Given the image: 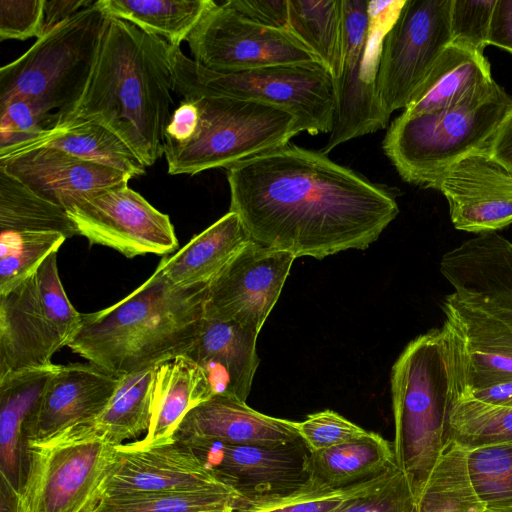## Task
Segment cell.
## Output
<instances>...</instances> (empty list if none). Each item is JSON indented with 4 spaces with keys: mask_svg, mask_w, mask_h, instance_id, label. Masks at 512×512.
Instances as JSON below:
<instances>
[{
    "mask_svg": "<svg viewBox=\"0 0 512 512\" xmlns=\"http://www.w3.org/2000/svg\"><path fill=\"white\" fill-rule=\"evenodd\" d=\"M230 209L252 239L295 258L364 250L397 217L394 193L294 144L227 168Z\"/></svg>",
    "mask_w": 512,
    "mask_h": 512,
    "instance_id": "6da1fadb",
    "label": "cell"
},
{
    "mask_svg": "<svg viewBox=\"0 0 512 512\" xmlns=\"http://www.w3.org/2000/svg\"><path fill=\"white\" fill-rule=\"evenodd\" d=\"M170 45L135 25L108 17L86 88L76 105L58 118H77L104 126L145 165L165 147L172 114Z\"/></svg>",
    "mask_w": 512,
    "mask_h": 512,
    "instance_id": "7a4b0ae2",
    "label": "cell"
},
{
    "mask_svg": "<svg viewBox=\"0 0 512 512\" xmlns=\"http://www.w3.org/2000/svg\"><path fill=\"white\" fill-rule=\"evenodd\" d=\"M206 291L207 285L174 286L156 268L117 303L82 314L68 347L117 377L183 355L204 318Z\"/></svg>",
    "mask_w": 512,
    "mask_h": 512,
    "instance_id": "3957f363",
    "label": "cell"
},
{
    "mask_svg": "<svg viewBox=\"0 0 512 512\" xmlns=\"http://www.w3.org/2000/svg\"><path fill=\"white\" fill-rule=\"evenodd\" d=\"M393 452L415 500L447 444L458 396L455 355L447 328H434L405 347L391 371Z\"/></svg>",
    "mask_w": 512,
    "mask_h": 512,
    "instance_id": "277c9868",
    "label": "cell"
},
{
    "mask_svg": "<svg viewBox=\"0 0 512 512\" xmlns=\"http://www.w3.org/2000/svg\"><path fill=\"white\" fill-rule=\"evenodd\" d=\"M512 99L495 82L460 105L436 112L401 113L389 125L382 150L406 182L437 188L454 164L486 152Z\"/></svg>",
    "mask_w": 512,
    "mask_h": 512,
    "instance_id": "5b68a950",
    "label": "cell"
},
{
    "mask_svg": "<svg viewBox=\"0 0 512 512\" xmlns=\"http://www.w3.org/2000/svg\"><path fill=\"white\" fill-rule=\"evenodd\" d=\"M107 19L95 1L37 38L0 69V103L23 98L45 113L69 112L86 88Z\"/></svg>",
    "mask_w": 512,
    "mask_h": 512,
    "instance_id": "8992f818",
    "label": "cell"
},
{
    "mask_svg": "<svg viewBox=\"0 0 512 512\" xmlns=\"http://www.w3.org/2000/svg\"><path fill=\"white\" fill-rule=\"evenodd\" d=\"M173 91L183 99L231 97L282 107L312 136L330 133L335 118L333 77L323 66H272L222 73L206 69L170 45Z\"/></svg>",
    "mask_w": 512,
    "mask_h": 512,
    "instance_id": "52a82bcc",
    "label": "cell"
},
{
    "mask_svg": "<svg viewBox=\"0 0 512 512\" xmlns=\"http://www.w3.org/2000/svg\"><path fill=\"white\" fill-rule=\"evenodd\" d=\"M192 99L199 108L198 127L184 145L164 148L170 175L227 169L285 146L303 132L297 117L279 106L231 97Z\"/></svg>",
    "mask_w": 512,
    "mask_h": 512,
    "instance_id": "ba28073f",
    "label": "cell"
},
{
    "mask_svg": "<svg viewBox=\"0 0 512 512\" xmlns=\"http://www.w3.org/2000/svg\"><path fill=\"white\" fill-rule=\"evenodd\" d=\"M341 68L333 79L335 118L322 152L386 128L390 114L377 96V75L384 39L405 0H341Z\"/></svg>",
    "mask_w": 512,
    "mask_h": 512,
    "instance_id": "9c48e42d",
    "label": "cell"
},
{
    "mask_svg": "<svg viewBox=\"0 0 512 512\" xmlns=\"http://www.w3.org/2000/svg\"><path fill=\"white\" fill-rule=\"evenodd\" d=\"M57 253L0 294V377L52 364V356L68 346L80 327L82 314L65 292Z\"/></svg>",
    "mask_w": 512,
    "mask_h": 512,
    "instance_id": "30bf717a",
    "label": "cell"
},
{
    "mask_svg": "<svg viewBox=\"0 0 512 512\" xmlns=\"http://www.w3.org/2000/svg\"><path fill=\"white\" fill-rule=\"evenodd\" d=\"M116 457V445L74 432L29 445L28 472L14 512H93Z\"/></svg>",
    "mask_w": 512,
    "mask_h": 512,
    "instance_id": "8fae6325",
    "label": "cell"
},
{
    "mask_svg": "<svg viewBox=\"0 0 512 512\" xmlns=\"http://www.w3.org/2000/svg\"><path fill=\"white\" fill-rule=\"evenodd\" d=\"M193 60L222 73L272 66H322L290 33L257 24L228 5L216 3L188 36Z\"/></svg>",
    "mask_w": 512,
    "mask_h": 512,
    "instance_id": "7c38bea8",
    "label": "cell"
},
{
    "mask_svg": "<svg viewBox=\"0 0 512 512\" xmlns=\"http://www.w3.org/2000/svg\"><path fill=\"white\" fill-rule=\"evenodd\" d=\"M452 0H405L382 47L377 96L385 109H405L450 44Z\"/></svg>",
    "mask_w": 512,
    "mask_h": 512,
    "instance_id": "4fadbf2b",
    "label": "cell"
},
{
    "mask_svg": "<svg viewBox=\"0 0 512 512\" xmlns=\"http://www.w3.org/2000/svg\"><path fill=\"white\" fill-rule=\"evenodd\" d=\"M183 443L220 482L237 493V501L288 495L312 481L311 451L301 438L279 445Z\"/></svg>",
    "mask_w": 512,
    "mask_h": 512,
    "instance_id": "5bb4252c",
    "label": "cell"
},
{
    "mask_svg": "<svg viewBox=\"0 0 512 512\" xmlns=\"http://www.w3.org/2000/svg\"><path fill=\"white\" fill-rule=\"evenodd\" d=\"M78 235L127 258L178 248L170 218L126 184L107 188L67 210Z\"/></svg>",
    "mask_w": 512,
    "mask_h": 512,
    "instance_id": "9a60e30c",
    "label": "cell"
},
{
    "mask_svg": "<svg viewBox=\"0 0 512 512\" xmlns=\"http://www.w3.org/2000/svg\"><path fill=\"white\" fill-rule=\"evenodd\" d=\"M295 259L252 240L207 284L205 316L259 334Z\"/></svg>",
    "mask_w": 512,
    "mask_h": 512,
    "instance_id": "2e32d148",
    "label": "cell"
},
{
    "mask_svg": "<svg viewBox=\"0 0 512 512\" xmlns=\"http://www.w3.org/2000/svg\"><path fill=\"white\" fill-rule=\"evenodd\" d=\"M440 272L458 302L512 329V241L478 234L447 251Z\"/></svg>",
    "mask_w": 512,
    "mask_h": 512,
    "instance_id": "e0dca14e",
    "label": "cell"
},
{
    "mask_svg": "<svg viewBox=\"0 0 512 512\" xmlns=\"http://www.w3.org/2000/svg\"><path fill=\"white\" fill-rule=\"evenodd\" d=\"M121 381L92 363L56 364L25 425L29 445H38L95 419Z\"/></svg>",
    "mask_w": 512,
    "mask_h": 512,
    "instance_id": "ac0fdd59",
    "label": "cell"
},
{
    "mask_svg": "<svg viewBox=\"0 0 512 512\" xmlns=\"http://www.w3.org/2000/svg\"><path fill=\"white\" fill-rule=\"evenodd\" d=\"M436 189L445 196L458 230L482 234L512 224V172L486 152L454 164Z\"/></svg>",
    "mask_w": 512,
    "mask_h": 512,
    "instance_id": "d6986e66",
    "label": "cell"
},
{
    "mask_svg": "<svg viewBox=\"0 0 512 512\" xmlns=\"http://www.w3.org/2000/svg\"><path fill=\"white\" fill-rule=\"evenodd\" d=\"M441 306L454 347L458 396L512 382V329L451 294Z\"/></svg>",
    "mask_w": 512,
    "mask_h": 512,
    "instance_id": "ffe728a7",
    "label": "cell"
},
{
    "mask_svg": "<svg viewBox=\"0 0 512 512\" xmlns=\"http://www.w3.org/2000/svg\"><path fill=\"white\" fill-rule=\"evenodd\" d=\"M116 448V462L104 482L102 498L140 492L228 487L188 445L177 439L151 447L130 442L116 445Z\"/></svg>",
    "mask_w": 512,
    "mask_h": 512,
    "instance_id": "44dd1931",
    "label": "cell"
},
{
    "mask_svg": "<svg viewBox=\"0 0 512 512\" xmlns=\"http://www.w3.org/2000/svg\"><path fill=\"white\" fill-rule=\"evenodd\" d=\"M0 169L66 211L107 188L132 179L117 169L48 147L2 160Z\"/></svg>",
    "mask_w": 512,
    "mask_h": 512,
    "instance_id": "7402d4cb",
    "label": "cell"
},
{
    "mask_svg": "<svg viewBox=\"0 0 512 512\" xmlns=\"http://www.w3.org/2000/svg\"><path fill=\"white\" fill-rule=\"evenodd\" d=\"M56 364L0 377V505L14 512L26 480L29 460L26 421Z\"/></svg>",
    "mask_w": 512,
    "mask_h": 512,
    "instance_id": "603a6c76",
    "label": "cell"
},
{
    "mask_svg": "<svg viewBox=\"0 0 512 512\" xmlns=\"http://www.w3.org/2000/svg\"><path fill=\"white\" fill-rule=\"evenodd\" d=\"M257 337L237 323L204 314L197 336L184 355L202 370L212 397L227 396L246 402L260 362Z\"/></svg>",
    "mask_w": 512,
    "mask_h": 512,
    "instance_id": "cb8c5ba5",
    "label": "cell"
},
{
    "mask_svg": "<svg viewBox=\"0 0 512 512\" xmlns=\"http://www.w3.org/2000/svg\"><path fill=\"white\" fill-rule=\"evenodd\" d=\"M299 438L297 422L265 415L246 402L220 395L192 408L175 434V439L182 442L253 445H279Z\"/></svg>",
    "mask_w": 512,
    "mask_h": 512,
    "instance_id": "d4e9b609",
    "label": "cell"
},
{
    "mask_svg": "<svg viewBox=\"0 0 512 512\" xmlns=\"http://www.w3.org/2000/svg\"><path fill=\"white\" fill-rule=\"evenodd\" d=\"M252 240L240 217L229 211L157 269L177 287L207 285Z\"/></svg>",
    "mask_w": 512,
    "mask_h": 512,
    "instance_id": "484cf974",
    "label": "cell"
},
{
    "mask_svg": "<svg viewBox=\"0 0 512 512\" xmlns=\"http://www.w3.org/2000/svg\"><path fill=\"white\" fill-rule=\"evenodd\" d=\"M48 147L117 169L131 178L146 173L145 165L113 132L92 121L58 118L36 137L0 151V161L36 148Z\"/></svg>",
    "mask_w": 512,
    "mask_h": 512,
    "instance_id": "4316f807",
    "label": "cell"
},
{
    "mask_svg": "<svg viewBox=\"0 0 512 512\" xmlns=\"http://www.w3.org/2000/svg\"><path fill=\"white\" fill-rule=\"evenodd\" d=\"M212 397L208 382L197 364L178 355L155 366L152 418L140 447H151L175 440L185 415Z\"/></svg>",
    "mask_w": 512,
    "mask_h": 512,
    "instance_id": "83f0119b",
    "label": "cell"
},
{
    "mask_svg": "<svg viewBox=\"0 0 512 512\" xmlns=\"http://www.w3.org/2000/svg\"><path fill=\"white\" fill-rule=\"evenodd\" d=\"M495 84L483 55L449 44L402 113L450 109Z\"/></svg>",
    "mask_w": 512,
    "mask_h": 512,
    "instance_id": "f1b7e54d",
    "label": "cell"
},
{
    "mask_svg": "<svg viewBox=\"0 0 512 512\" xmlns=\"http://www.w3.org/2000/svg\"><path fill=\"white\" fill-rule=\"evenodd\" d=\"M155 366L121 376L106 408L92 421L70 430L101 437L113 445L147 432L152 418Z\"/></svg>",
    "mask_w": 512,
    "mask_h": 512,
    "instance_id": "f546056e",
    "label": "cell"
},
{
    "mask_svg": "<svg viewBox=\"0 0 512 512\" xmlns=\"http://www.w3.org/2000/svg\"><path fill=\"white\" fill-rule=\"evenodd\" d=\"M394 464L392 443L374 432L311 452L310 457L312 479L331 488L355 484L384 472Z\"/></svg>",
    "mask_w": 512,
    "mask_h": 512,
    "instance_id": "4dcf8cb0",
    "label": "cell"
},
{
    "mask_svg": "<svg viewBox=\"0 0 512 512\" xmlns=\"http://www.w3.org/2000/svg\"><path fill=\"white\" fill-rule=\"evenodd\" d=\"M212 0H97L108 16L127 21L144 32L180 47L204 14L215 6Z\"/></svg>",
    "mask_w": 512,
    "mask_h": 512,
    "instance_id": "1f68e13d",
    "label": "cell"
},
{
    "mask_svg": "<svg viewBox=\"0 0 512 512\" xmlns=\"http://www.w3.org/2000/svg\"><path fill=\"white\" fill-rule=\"evenodd\" d=\"M469 450L449 441L415 500L412 512H485L472 483Z\"/></svg>",
    "mask_w": 512,
    "mask_h": 512,
    "instance_id": "d6a6232c",
    "label": "cell"
},
{
    "mask_svg": "<svg viewBox=\"0 0 512 512\" xmlns=\"http://www.w3.org/2000/svg\"><path fill=\"white\" fill-rule=\"evenodd\" d=\"M289 33L335 79L341 68V0H288Z\"/></svg>",
    "mask_w": 512,
    "mask_h": 512,
    "instance_id": "836d02e7",
    "label": "cell"
},
{
    "mask_svg": "<svg viewBox=\"0 0 512 512\" xmlns=\"http://www.w3.org/2000/svg\"><path fill=\"white\" fill-rule=\"evenodd\" d=\"M0 230L55 231L67 239L78 234L65 209L41 198L1 169Z\"/></svg>",
    "mask_w": 512,
    "mask_h": 512,
    "instance_id": "e575fe53",
    "label": "cell"
},
{
    "mask_svg": "<svg viewBox=\"0 0 512 512\" xmlns=\"http://www.w3.org/2000/svg\"><path fill=\"white\" fill-rule=\"evenodd\" d=\"M449 441L469 451L512 445V406L493 405L466 396L455 398L449 415Z\"/></svg>",
    "mask_w": 512,
    "mask_h": 512,
    "instance_id": "d590c367",
    "label": "cell"
},
{
    "mask_svg": "<svg viewBox=\"0 0 512 512\" xmlns=\"http://www.w3.org/2000/svg\"><path fill=\"white\" fill-rule=\"evenodd\" d=\"M229 487L140 492L103 497L93 512H211L234 506Z\"/></svg>",
    "mask_w": 512,
    "mask_h": 512,
    "instance_id": "8d00e7d4",
    "label": "cell"
},
{
    "mask_svg": "<svg viewBox=\"0 0 512 512\" xmlns=\"http://www.w3.org/2000/svg\"><path fill=\"white\" fill-rule=\"evenodd\" d=\"M394 464L384 472L355 484L331 488L312 481L291 494L256 501H236L233 512H336L347 501L371 490L397 469Z\"/></svg>",
    "mask_w": 512,
    "mask_h": 512,
    "instance_id": "74e56055",
    "label": "cell"
},
{
    "mask_svg": "<svg viewBox=\"0 0 512 512\" xmlns=\"http://www.w3.org/2000/svg\"><path fill=\"white\" fill-rule=\"evenodd\" d=\"M67 237L55 231L0 233V294L31 275Z\"/></svg>",
    "mask_w": 512,
    "mask_h": 512,
    "instance_id": "f35d334b",
    "label": "cell"
},
{
    "mask_svg": "<svg viewBox=\"0 0 512 512\" xmlns=\"http://www.w3.org/2000/svg\"><path fill=\"white\" fill-rule=\"evenodd\" d=\"M468 467L474 488L487 510L512 512V445L470 450Z\"/></svg>",
    "mask_w": 512,
    "mask_h": 512,
    "instance_id": "ab89813d",
    "label": "cell"
},
{
    "mask_svg": "<svg viewBox=\"0 0 512 512\" xmlns=\"http://www.w3.org/2000/svg\"><path fill=\"white\" fill-rule=\"evenodd\" d=\"M497 0H452L450 44L483 55Z\"/></svg>",
    "mask_w": 512,
    "mask_h": 512,
    "instance_id": "60d3db41",
    "label": "cell"
},
{
    "mask_svg": "<svg viewBox=\"0 0 512 512\" xmlns=\"http://www.w3.org/2000/svg\"><path fill=\"white\" fill-rule=\"evenodd\" d=\"M54 122L55 113H45L26 99L0 103V151L36 137Z\"/></svg>",
    "mask_w": 512,
    "mask_h": 512,
    "instance_id": "b9f144b4",
    "label": "cell"
},
{
    "mask_svg": "<svg viewBox=\"0 0 512 512\" xmlns=\"http://www.w3.org/2000/svg\"><path fill=\"white\" fill-rule=\"evenodd\" d=\"M414 503L408 480L397 468L388 479L347 501L336 512H412Z\"/></svg>",
    "mask_w": 512,
    "mask_h": 512,
    "instance_id": "7bdbcfd3",
    "label": "cell"
},
{
    "mask_svg": "<svg viewBox=\"0 0 512 512\" xmlns=\"http://www.w3.org/2000/svg\"><path fill=\"white\" fill-rule=\"evenodd\" d=\"M301 439L311 452L327 449L365 435L368 431L332 410H324L297 422Z\"/></svg>",
    "mask_w": 512,
    "mask_h": 512,
    "instance_id": "ee69618b",
    "label": "cell"
},
{
    "mask_svg": "<svg viewBox=\"0 0 512 512\" xmlns=\"http://www.w3.org/2000/svg\"><path fill=\"white\" fill-rule=\"evenodd\" d=\"M45 0H0V40L42 36Z\"/></svg>",
    "mask_w": 512,
    "mask_h": 512,
    "instance_id": "f6af8a7d",
    "label": "cell"
},
{
    "mask_svg": "<svg viewBox=\"0 0 512 512\" xmlns=\"http://www.w3.org/2000/svg\"><path fill=\"white\" fill-rule=\"evenodd\" d=\"M229 6L247 19L289 33L288 0H229Z\"/></svg>",
    "mask_w": 512,
    "mask_h": 512,
    "instance_id": "bcb514c9",
    "label": "cell"
},
{
    "mask_svg": "<svg viewBox=\"0 0 512 512\" xmlns=\"http://www.w3.org/2000/svg\"><path fill=\"white\" fill-rule=\"evenodd\" d=\"M198 123L199 108L196 101L183 99L172 112L165 128V147H179L187 143L194 136Z\"/></svg>",
    "mask_w": 512,
    "mask_h": 512,
    "instance_id": "7dc6e473",
    "label": "cell"
},
{
    "mask_svg": "<svg viewBox=\"0 0 512 512\" xmlns=\"http://www.w3.org/2000/svg\"><path fill=\"white\" fill-rule=\"evenodd\" d=\"M489 44L512 53V0H497L491 22Z\"/></svg>",
    "mask_w": 512,
    "mask_h": 512,
    "instance_id": "c3c4849f",
    "label": "cell"
},
{
    "mask_svg": "<svg viewBox=\"0 0 512 512\" xmlns=\"http://www.w3.org/2000/svg\"><path fill=\"white\" fill-rule=\"evenodd\" d=\"M486 153L512 172V106L494 133Z\"/></svg>",
    "mask_w": 512,
    "mask_h": 512,
    "instance_id": "681fc988",
    "label": "cell"
},
{
    "mask_svg": "<svg viewBox=\"0 0 512 512\" xmlns=\"http://www.w3.org/2000/svg\"><path fill=\"white\" fill-rule=\"evenodd\" d=\"M96 0H45L42 36Z\"/></svg>",
    "mask_w": 512,
    "mask_h": 512,
    "instance_id": "f907efd6",
    "label": "cell"
},
{
    "mask_svg": "<svg viewBox=\"0 0 512 512\" xmlns=\"http://www.w3.org/2000/svg\"><path fill=\"white\" fill-rule=\"evenodd\" d=\"M462 396L493 405L512 406V382L495 385Z\"/></svg>",
    "mask_w": 512,
    "mask_h": 512,
    "instance_id": "816d5d0a",
    "label": "cell"
},
{
    "mask_svg": "<svg viewBox=\"0 0 512 512\" xmlns=\"http://www.w3.org/2000/svg\"><path fill=\"white\" fill-rule=\"evenodd\" d=\"M233 508H234V506H230V507H227V508L222 509V510L211 511V512H233Z\"/></svg>",
    "mask_w": 512,
    "mask_h": 512,
    "instance_id": "f5cc1de1",
    "label": "cell"
},
{
    "mask_svg": "<svg viewBox=\"0 0 512 512\" xmlns=\"http://www.w3.org/2000/svg\"><path fill=\"white\" fill-rule=\"evenodd\" d=\"M485 512H494V511H491V510H486Z\"/></svg>",
    "mask_w": 512,
    "mask_h": 512,
    "instance_id": "db71d44e",
    "label": "cell"
}]
</instances>
